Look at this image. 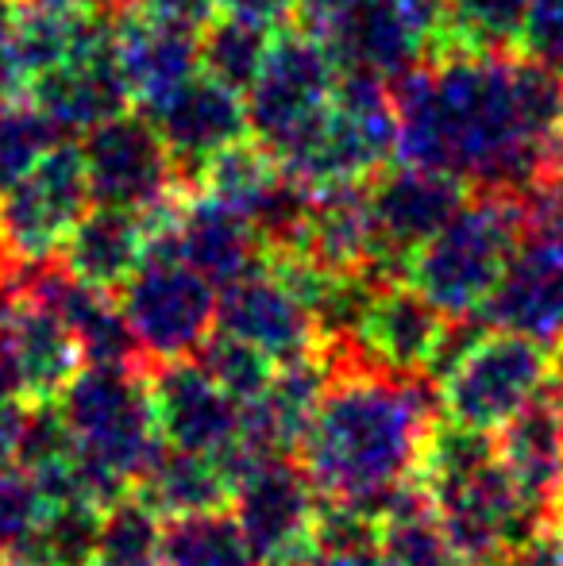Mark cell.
<instances>
[{
  "mask_svg": "<svg viewBox=\"0 0 563 566\" xmlns=\"http://www.w3.org/2000/svg\"><path fill=\"white\" fill-rule=\"evenodd\" d=\"M77 147H82L93 205L150 212L170 201L181 186H189L147 113L124 108V113L101 119L85 132Z\"/></svg>",
  "mask_w": 563,
  "mask_h": 566,
  "instance_id": "cell-9",
  "label": "cell"
},
{
  "mask_svg": "<svg viewBox=\"0 0 563 566\" xmlns=\"http://www.w3.org/2000/svg\"><path fill=\"white\" fill-rule=\"evenodd\" d=\"M163 566H259L236 513L174 516L163 528Z\"/></svg>",
  "mask_w": 563,
  "mask_h": 566,
  "instance_id": "cell-26",
  "label": "cell"
},
{
  "mask_svg": "<svg viewBox=\"0 0 563 566\" xmlns=\"http://www.w3.org/2000/svg\"><path fill=\"white\" fill-rule=\"evenodd\" d=\"M479 566H563V532L560 528H541L529 539H521L518 547L494 555V559Z\"/></svg>",
  "mask_w": 563,
  "mask_h": 566,
  "instance_id": "cell-36",
  "label": "cell"
},
{
  "mask_svg": "<svg viewBox=\"0 0 563 566\" xmlns=\"http://www.w3.org/2000/svg\"><path fill=\"white\" fill-rule=\"evenodd\" d=\"M51 497L20 462H0V559L35 555L43 539Z\"/></svg>",
  "mask_w": 563,
  "mask_h": 566,
  "instance_id": "cell-30",
  "label": "cell"
},
{
  "mask_svg": "<svg viewBox=\"0 0 563 566\" xmlns=\"http://www.w3.org/2000/svg\"><path fill=\"white\" fill-rule=\"evenodd\" d=\"M347 4H355V0H298V12H293V23H301L305 31L321 35V31L329 28V23L336 20V15L344 12Z\"/></svg>",
  "mask_w": 563,
  "mask_h": 566,
  "instance_id": "cell-39",
  "label": "cell"
},
{
  "mask_svg": "<svg viewBox=\"0 0 563 566\" xmlns=\"http://www.w3.org/2000/svg\"><path fill=\"white\" fill-rule=\"evenodd\" d=\"M556 528H560V532H563V521H560V524H556Z\"/></svg>",
  "mask_w": 563,
  "mask_h": 566,
  "instance_id": "cell-44",
  "label": "cell"
},
{
  "mask_svg": "<svg viewBox=\"0 0 563 566\" xmlns=\"http://www.w3.org/2000/svg\"><path fill=\"white\" fill-rule=\"evenodd\" d=\"M340 82V66L321 35L301 23H282L271 39V51L248 90V127L274 158L290 155L301 139L329 113Z\"/></svg>",
  "mask_w": 563,
  "mask_h": 566,
  "instance_id": "cell-7",
  "label": "cell"
},
{
  "mask_svg": "<svg viewBox=\"0 0 563 566\" xmlns=\"http://www.w3.org/2000/svg\"><path fill=\"white\" fill-rule=\"evenodd\" d=\"M309 566H386L378 544V509L321 497Z\"/></svg>",
  "mask_w": 563,
  "mask_h": 566,
  "instance_id": "cell-28",
  "label": "cell"
},
{
  "mask_svg": "<svg viewBox=\"0 0 563 566\" xmlns=\"http://www.w3.org/2000/svg\"><path fill=\"white\" fill-rule=\"evenodd\" d=\"M116 62L132 105L147 113L174 90H181L189 77L201 74V31L155 20L128 4L116 28Z\"/></svg>",
  "mask_w": 563,
  "mask_h": 566,
  "instance_id": "cell-20",
  "label": "cell"
},
{
  "mask_svg": "<svg viewBox=\"0 0 563 566\" xmlns=\"http://www.w3.org/2000/svg\"><path fill=\"white\" fill-rule=\"evenodd\" d=\"M150 254V224L143 212L116 205H90L66 243L59 247V262L93 290H121Z\"/></svg>",
  "mask_w": 563,
  "mask_h": 566,
  "instance_id": "cell-22",
  "label": "cell"
},
{
  "mask_svg": "<svg viewBox=\"0 0 563 566\" xmlns=\"http://www.w3.org/2000/svg\"><path fill=\"white\" fill-rule=\"evenodd\" d=\"M132 4L155 20L178 23L189 31H205L220 15V0H132Z\"/></svg>",
  "mask_w": 563,
  "mask_h": 566,
  "instance_id": "cell-37",
  "label": "cell"
},
{
  "mask_svg": "<svg viewBox=\"0 0 563 566\" xmlns=\"http://www.w3.org/2000/svg\"><path fill=\"white\" fill-rule=\"evenodd\" d=\"M15 31H20V4L0 0V101H12L28 90L20 51H15Z\"/></svg>",
  "mask_w": 563,
  "mask_h": 566,
  "instance_id": "cell-35",
  "label": "cell"
},
{
  "mask_svg": "<svg viewBox=\"0 0 563 566\" xmlns=\"http://www.w3.org/2000/svg\"><path fill=\"white\" fill-rule=\"evenodd\" d=\"M217 285L178 259H147L121 285V313L147 363L189 358L217 332Z\"/></svg>",
  "mask_w": 563,
  "mask_h": 566,
  "instance_id": "cell-8",
  "label": "cell"
},
{
  "mask_svg": "<svg viewBox=\"0 0 563 566\" xmlns=\"http://www.w3.org/2000/svg\"><path fill=\"white\" fill-rule=\"evenodd\" d=\"M0 566H62V563L43 559V555H12V559H0Z\"/></svg>",
  "mask_w": 563,
  "mask_h": 566,
  "instance_id": "cell-42",
  "label": "cell"
},
{
  "mask_svg": "<svg viewBox=\"0 0 563 566\" xmlns=\"http://www.w3.org/2000/svg\"><path fill=\"white\" fill-rule=\"evenodd\" d=\"M340 70L394 82L428 59V31L398 0H355L321 31Z\"/></svg>",
  "mask_w": 563,
  "mask_h": 566,
  "instance_id": "cell-18",
  "label": "cell"
},
{
  "mask_svg": "<svg viewBox=\"0 0 563 566\" xmlns=\"http://www.w3.org/2000/svg\"><path fill=\"white\" fill-rule=\"evenodd\" d=\"M220 12L243 15V20L267 23V28H282L298 12V0H220Z\"/></svg>",
  "mask_w": 563,
  "mask_h": 566,
  "instance_id": "cell-38",
  "label": "cell"
},
{
  "mask_svg": "<svg viewBox=\"0 0 563 566\" xmlns=\"http://www.w3.org/2000/svg\"><path fill=\"white\" fill-rule=\"evenodd\" d=\"M90 205L82 147L59 139L12 189L0 193V231L8 259H54Z\"/></svg>",
  "mask_w": 563,
  "mask_h": 566,
  "instance_id": "cell-12",
  "label": "cell"
},
{
  "mask_svg": "<svg viewBox=\"0 0 563 566\" xmlns=\"http://www.w3.org/2000/svg\"><path fill=\"white\" fill-rule=\"evenodd\" d=\"M232 474L217 454H197L166 448L150 459V467L139 474L136 497L158 513V521H174V516H194L212 513L232 501Z\"/></svg>",
  "mask_w": 563,
  "mask_h": 566,
  "instance_id": "cell-23",
  "label": "cell"
},
{
  "mask_svg": "<svg viewBox=\"0 0 563 566\" xmlns=\"http://www.w3.org/2000/svg\"><path fill=\"white\" fill-rule=\"evenodd\" d=\"M560 74H563V70H560Z\"/></svg>",
  "mask_w": 563,
  "mask_h": 566,
  "instance_id": "cell-45",
  "label": "cell"
},
{
  "mask_svg": "<svg viewBox=\"0 0 563 566\" xmlns=\"http://www.w3.org/2000/svg\"><path fill=\"white\" fill-rule=\"evenodd\" d=\"M487 328L563 347V243L525 235L479 308Z\"/></svg>",
  "mask_w": 563,
  "mask_h": 566,
  "instance_id": "cell-16",
  "label": "cell"
},
{
  "mask_svg": "<svg viewBox=\"0 0 563 566\" xmlns=\"http://www.w3.org/2000/svg\"><path fill=\"white\" fill-rule=\"evenodd\" d=\"M54 405L70 428L85 490L101 505L136 490L139 474L163 451L147 370L85 363Z\"/></svg>",
  "mask_w": 563,
  "mask_h": 566,
  "instance_id": "cell-3",
  "label": "cell"
},
{
  "mask_svg": "<svg viewBox=\"0 0 563 566\" xmlns=\"http://www.w3.org/2000/svg\"><path fill=\"white\" fill-rule=\"evenodd\" d=\"M398 155V113L390 82L355 70H340L329 113L282 155V170L313 189L363 186Z\"/></svg>",
  "mask_w": 563,
  "mask_h": 566,
  "instance_id": "cell-5",
  "label": "cell"
},
{
  "mask_svg": "<svg viewBox=\"0 0 563 566\" xmlns=\"http://www.w3.org/2000/svg\"><path fill=\"white\" fill-rule=\"evenodd\" d=\"M529 0H448L428 35V54L440 51H518L525 39Z\"/></svg>",
  "mask_w": 563,
  "mask_h": 566,
  "instance_id": "cell-25",
  "label": "cell"
},
{
  "mask_svg": "<svg viewBox=\"0 0 563 566\" xmlns=\"http://www.w3.org/2000/svg\"><path fill=\"white\" fill-rule=\"evenodd\" d=\"M398 158L518 197L563 158V74L529 51H440L390 82Z\"/></svg>",
  "mask_w": 563,
  "mask_h": 566,
  "instance_id": "cell-1",
  "label": "cell"
},
{
  "mask_svg": "<svg viewBox=\"0 0 563 566\" xmlns=\"http://www.w3.org/2000/svg\"><path fill=\"white\" fill-rule=\"evenodd\" d=\"M518 209L525 235L563 243V158H556L549 170H541L521 189Z\"/></svg>",
  "mask_w": 563,
  "mask_h": 566,
  "instance_id": "cell-33",
  "label": "cell"
},
{
  "mask_svg": "<svg viewBox=\"0 0 563 566\" xmlns=\"http://www.w3.org/2000/svg\"><path fill=\"white\" fill-rule=\"evenodd\" d=\"M321 493L293 454L259 459L236 478L232 513L259 566L313 563V524Z\"/></svg>",
  "mask_w": 563,
  "mask_h": 566,
  "instance_id": "cell-11",
  "label": "cell"
},
{
  "mask_svg": "<svg viewBox=\"0 0 563 566\" xmlns=\"http://www.w3.org/2000/svg\"><path fill=\"white\" fill-rule=\"evenodd\" d=\"M556 370V347H544L518 332L490 328L440 378V409L463 428L498 432L536 397L549 394Z\"/></svg>",
  "mask_w": 563,
  "mask_h": 566,
  "instance_id": "cell-6",
  "label": "cell"
},
{
  "mask_svg": "<svg viewBox=\"0 0 563 566\" xmlns=\"http://www.w3.org/2000/svg\"><path fill=\"white\" fill-rule=\"evenodd\" d=\"M494 454L544 528H556L563 521V417L552 389L498 428Z\"/></svg>",
  "mask_w": 563,
  "mask_h": 566,
  "instance_id": "cell-21",
  "label": "cell"
},
{
  "mask_svg": "<svg viewBox=\"0 0 563 566\" xmlns=\"http://www.w3.org/2000/svg\"><path fill=\"white\" fill-rule=\"evenodd\" d=\"M332 378L298 448V462L324 501L378 509L417 478L436 405L425 374H386L352 343H324Z\"/></svg>",
  "mask_w": 563,
  "mask_h": 566,
  "instance_id": "cell-2",
  "label": "cell"
},
{
  "mask_svg": "<svg viewBox=\"0 0 563 566\" xmlns=\"http://www.w3.org/2000/svg\"><path fill=\"white\" fill-rule=\"evenodd\" d=\"M378 544L386 566H467L432 497L417 482L402 485L378 505Z\"/></svg>",
  "mask_w": 563,
  "mask_h": 566,
  "instance_id": "cell-24",
  "label": "cell"
},
{
  "mask_svg": "<svg viewBox=\"0 0 563 566\" xmlns=\"http://www.w3.org/2000/svg\"><path fill=\"white\" fill-rule=\"evenodd\" d=\"M467 193L471 189L463 181L444 170H432V166H383L367 181V217L371 239H375L371 270L383 282H390V274L406 277L409 254L463 209Z\"/></svg>",
  "mask_w": 563,
  "mask_h": 566,
  "instance_id": "cell-10",
  "label": "cell"
},
{
  "mask_svg": "<svg viewBox=\"0 0 563 566\" xmlns=\"http://www.w3.org/2000/svg\"><path fill=\"white\" fill-rule=\"evenodd\" d=\"M8 266V247H4V231H0V274H4Z\"/></svg>",
  "mask_w": 563,
  "mask_h": 566,
  "instance_id": "cell-43",
  "label": "cell"
},
{
  "mask_svg": "<svg viewBox=\"0 0 563 566\" xmlns=\"http://www.w3.org/2000/svg\"><path fill=\"white\" fill-rule=\"evenodd\" d=\"M217 328L248 339L251 347L267 350L274 363H290L298 355L321 347L316 324L298 293L271 270V262L256 266L251 274L220 285Z\"/></svg>",
  "mask_w": 563,
  "mask_h": 566,
  "instance_id": "cell-17",
  "label": "cell"
},
{
  "mask_svg": "<svg viewBox=\"0 0 563 566\" xmlns=\"http://www.w3.org/2000/svg\"><path fill=\"white\" fill-rule=\"evenodd\" d=\"M20 8H46V12H66V8H77L85 0H15Z\"/></svg>",
  "mask_w": 563,
  "mask_h": 566,
  "instance_id": "cell-41",
  "label": "cell"
},
{
  "mask_svg": "<svg viewBox=\"0 0 563 566\" xmlns=\"http://www.w3.org/2000/svg\"><path fill=\"white\" fill-rule=\"evenodd\" d=\"M428 497H432L436 513H440L444 528H448L451 544L459 547L467 566L494 559V555L510 552L521 539L544 528L536 509L521 497L513 478L498 462V454L471 474L440 485Z\"/></svg>",
  "mask_w": 563,
  "mask_h": 566,
  "instance_id": "cell-13",
  "label": "cell"
},
{
  "mask_svg": "<svg viewBox=\"0 0 563 566\" xmlns=\"http://www.w3.org/2000/svg\"><path fill=\"white\" fill-rule=\"evenodd\" d=\"M525 239L518 197L475 193L406 262V282L444 316H471L487 305L510 254Z\"/></svg>",
  "mask_w": 563,
  "mask_h": 566,
  "instance_id": "cell-4",
  "label": "cell"
},
{
  "mask_svg": "<svg viewBox=\"0 0 563 566\" xmlns=\"http://www.w3.org/2000/svg\"><path fill=\"white\" fill-rule=\"evenodd\" d=\"M155 424L166 448L197 454H228L240 440V405L220 389L201 358L150 363L147 370Z\"/></svg>",
  "mask_w": 563,
  "mask_h": 566,
  "instance_id": "cell-14",
  "label": "cell"
},
{
  "mask_svg": "<svg viewBox=\"0 0 563 566\" xmlns=\"http://www.w3.org/2000/svg\"><path fill=\"white\" fill-rule=\"evenodd\" d=\"M402 8H406L414 20H421L425 23V31L432 35V28H436V20H440V12H444V4L448 0H398Z\"/></svg>",
  "mask_w": 563,
  "mask_h": 566,
  "instance_id": "cell-40",
  "label": "cell"
},
{
  "mask_svg": "<svg viewBox=\"0 0 563 566\" xmlns=\"http://www.w3.org/2000/svg\"><path fill=\"white\" fill-rule=\"evenodd\" d=\"M90 566H163V524L136 493H124L101 513Z\"/></svg>",
  "mask_w": 563,
  "mask_h": 566,
  "instance_id": "cell-29",
  "label": "cell"
},
{
  "mask_svg": "<svg viewBox=\"0 0 563 566\" xmlns=\"http://www.w3.org/2000/svg\"><path fill=\"white\" fill-rule=\"evenodd\" d=\"M521 51L563 70V0H529Z\"/></svg>",
  "mask_w": 563,
  "mask_h": 566,
  "instance_id": "cell-34",
  "label": "cell"
},
{
  "mask_svg": "<svg viewBox=\"0 0 563 566\" xmlns=\"http://www.w3.org/2000/svg\"><path fill=\"white\" fill-rule=\"evenodd\" d=\"M147 116L155 119L158 135H163L174 163H178V174L189 186H197L201 170L220 150L232 147L243 135H251L243 93L228 90L209 74L189 77L181 90H174L166 101L147 108Z\"/></svg>",
  "mask_w": 563,
  "mask_h": 566,
  "instance_id": "cell-15",
  "label": "cell"
},
{
  "mask_svg": "<svg viewBox=\"0 0 563 566\" xmlns=\"http://www.w3.org/2000/svg\"><path fill=\"white\" fill-rule=\"evenodd\" d=\"M197 358H201L205 370L220 381V389H225L240 409L251 401H259V397L271 389L274 370H279V363H274L267 350L251 347L248 339L232 336V332H220V328L205 339V347L197 350Z\"/></svg>",
  "mask_w": 563,
  "mask_h": 566,
  "instance_id": "cell-31",
  "label": "cell"
},
{
  "mask_svg": "<svg viewBox=\"0 0 563 566\" xmlns=\"http://www.w3.org/2000/svg\"><path fill=\"white\" fill-rule=\"evenodd\" d=\"M59 127L28 97L0 101V193L12 189L59 143Z\"/></svg>",
  "mask_w": 563,
  "mask_h": 566,
  "instance_id": "cell-32",
  "label": "cell"
},
{
  "mask_svg": "<svg viewBox=\"0 0 563 566\" xmlns=\"http://www.w3.org/2000/svg\"><path fill=\"white\" fill-rule=\"evenodd\" d=\"M279 28L243 20V15L220 12L209 28L201 31V74L217 77L220 85L236 93H248L256 85L259 70L271 51V39Z\"/></svg>",
  "mask_w": 563,
  "mask_h": 566,
  "instance_id": "cell-27",
  "label": "cell"
},
{
  "mask_svg": "<svg viewBox=\"0 0 563 566\" xmlns=\"http://www.w3.org/2000/svg\"><path fill=\"white\" fill-rule=\"evenodd\" d=\"M444 321L448 316L421 290L409 282H383L355 328L352 350L386 374H425Z\"/></svg>",
  "mask_w": 563,
  "mask_h": 566,
  "instance_id": "cell-19",
  "label": "cell"
}]
</instances>
